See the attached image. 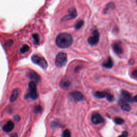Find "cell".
<instances>
[{
  "instance_id": "6da1fadb",
  "label": "cell",
  "mask_w": 137,
  "mask_h": 137,
  "mask_svg": "<svg viewBox=\"0 0 137 137\" xmlns=\"http://www.w3.org/2000/svg\"><path fill=\"white\" fill-rule=\"evenodd\" d=\"M73 42L72 36L66 33H60L56 39V45L61 48H66L70 47Z\"/></svg>"
},
{
  "instance_id": "7a4b0ae2",
  "label": "cell",
  "mask_w": 137,
  "mask_h": 137,
  "mask_svg": "<svg viewBox=\"0 0 137 137\" xmlns=\"http://www.w3.org/2000/svg\"><path fill=\"white\" fill-rule=\"evenodd\" d=\"M29 91L27 94L25 95V98H30L32 100H36L38 98V94L37 92V88H36V83L32 81L29 83Z\"/></svg>"
},
{
  "instance_id": "3957f363",
  "label": "cell",
  "mask_w": 137,
  "mask_h": 137,
  "mask_svg": "<svg viewBox=\"0 0 137 137\" xmlns=\"http://www.w3.org/2000/svg\"><path fill=\"white\" fill-rule=\"evenodd\" d=\"M67 62V55L64 52H60L55 59V64L58 67L64 66Z\"/></svg>"
},
{
  "instance_id": "277c9868",
  "label": "cell",
  "mask_w": 137,
  "mask_h": 137,
  "mask_svg": "<svg viewBox=\"0 0 137 137\" xmlns=\"http://www.w3.org/2000/svg\"><path fill=\"white\" fill-rule=\"evenodd\" d=\"M31 60L34 63L38 65L44 69H46L48 66L47 62L44 58L41 57L37 55H33L31 57Z\"/></svg>"
},
{
  "instance_id": "5b68a950",
  "label": "cell",
  "mask_w": 137,
  "mask_h": 137,
  "mask_svg": "<svg viewBox=\"0 0 137 137\" xmlns=\"http://www.w3.org/2000/svg\"><path fill=\"white\" fill-rule=\"evenodd\" d=\"M99 38L100 35L99 31L97 30H95L93 32L92 35L88 38V42L89 44L92 46L97 45L99 41Z\"/></svg>"
},
{
  "instance_id": "8992f818",
  "label": "cell",
  "mask_w": 137,
  "mask_h": 137,
  "mask_svg": "<svg viewBox=\"0 0 137 137\" xmlns=\"http://www.w3.org/2000/svg\"><path fill=\"white\" fill-rule=\"evenodd\" d=\"M91 121L94 124L98 125L103 123L104 119L101 115L98 113H95L92 116Z\"/></svg>"
},
{
  "instance_id": "52a82bcc",
  "label": "cell",
  "mask_w": 137,
  "mask_h": 137,
  "mask_svg": "<svg viewBox=\"0 0 137 137\" xmlns=\"http://www.w3.org/2000/svg\"><path fill=\"white\" fill-rule=\"evenodd\" d=\"M68 15L63 18L62 20L63 21H65V20H68L70 19H72L73 18H75L77 16V11L76 9L75 8H71L70 9L68 10Z\"/></svg>"
},
{
  "instance_id": "ba28073f",
  "label": "cell",
  "mask_w": 137,
  "mask_h": 137,
  "mask_svg": "<svg viewBox=\"0 0 137 137\" xmlns=\"http://www.w3.org/2000/svg\"><path fill=\"white\" fill-rule=\"evenodd\" d=\"M29 78H30L31 80H33L35 83H39L40 81V76L37 74L36 72L33 71H30L28 72L27 74Z\"/></svg>"
},
{
  "instance_id": "9c48e42d",
  "label": "cell",
  "mask_w": 137,
  "mask_h": 137,
  "mask_svg": "<svg viewBox=\"0 0 137 137\" xmlns=\"http://www.w3.org/2000/svg\"><path fill=\"white\" fill-rule=\"evenodd\" d=\"M71 97L76 101H80L84 99V95L80 92H73L70 94Z\"/></svg>"
},
{
  "instance_id": "30bf717a",
  "label": "cell",
  "mask_w": 137,
  "mask_h": 137,
  "mask_svg": "<svg viewBox=\"0 0 137 137\" xmlns=\"http://www.w3.org/2000/svg\"><path fill=\"white\" fill-rule=\"evenodd\" d=\"M113 48L115 52L117 55H120L123 53V48L119 43H115L113 45Z\"/></svg>"
},
{
  "instance_id": "8fae6325",
  "label": "cell",
  "mask_w": 137,
  "mask_h": 137,
  "mask_svg": "<svg viewBox=\"0 0 137 137\" xmlns=\"http://www.w3.org/2000/svg\"><path fill=\"white\" fill-rule=\"evenodd\" d=\"M121 94L125 101L133 102V98H132L131 95L128 91L124 90L121 91Z\"/></svg>"
},
{
  "instance_id": "7c38bea8",
  "label": "cell",
  "mask_w": 137,
  "mask_h": 137,
  "mask_svg": "<svg viewBox=\"0 0 137 137\" xmlns=\"http://www.w3.org/2000/svg\"><path fill=\"white\" fill-rule=\"evenodd\" d=\"M14 128V123L11 120H9L3 127V130L6 132H11Z\"/></svg>"
},
{
  "instance_id": "4fadbf2b",
  "label": "cell",
  "mask_w": 137,
  "mask_h": 137,
  "mask_svg": "<svg viewBox=\"0 0 137 137\" xmlns=\"http://www.w3.org/2000/svg\"><path fill=\"white\" fill-rule=\"evenodd\" d=\"M71 85L70 81L67 79H63L60 82V87L63 89H67Z\"/></svg>"
},
{
  "instance_id": "5bb4252c",
  "label": "cell",
  "mask_w": 137,
  "mask_h": 137,
  "mask_svg": "<svg viewBox=\"0 0 137 137\" xmlns=\"http://www.w3.org/2000/svg\"><path fill=\"white\" fill-rule=\"evenodd\" d=\"M19 94V89L18 88H16L13 91L11 97H10V100L11 102H14L18 98Z\"/></svg>"
},
{
  "instance_id": "9a60e30c",
  "label": "cell",
  "mask_w": 137,
  "mask_h": 137,
  "mask_svg": "<svg viewBox=\"0 0 137 137\" xmlns=\"http://www.w3.org/2000/svg\"><path fill=\"white\" fill-rule=\"evenodd\" d=\"M119 105L121 108H122V109L125 110V111L129 112L131 110V107L129 105L128 103H126L125 101H123V100H120Z\"/></svg>"
},
{
  "instance_id": "2e32d148",
  "label": "cell",
  "mask_w": 137,
  "mask_h": 137,
  "mask_svg": "<svg viewBox=\"0 0 137 137\" xmlns=\"http://www.w3.org/2000/svg\"><path fill=\"white\" fill-rule=\"evenodd\" d=\"M114 65V63H113V61L112 60V59H111V57H108V59H107V60L104 62L103 63L102 65L106 67V68H112L113 67Z\"/></svg>"
},
{
  "instance_id": "e0dca14e",
  "label": "cell",
  "mask_w": 137,
  "mask_h": 137,
  "mask_svg": "<svg viewBox=\"0 0 137 137\" xmlns=\"http://www.w3.org/2000/svg\"><path fill=\"white\" fill-rule=\"evenodd\" d=\"M108 94V93L106 92H95V93L94 95L95 97L98 98H99V99H102V98H106L107 97V95Z\"/></svg>"
},
{
  "instance_id": "ac0fdd59",
  "label": "cell",
  "mask_w": 137,
  "mask_h": 137,
  "mask_svg": "<svg viewBox=\"0 0 137 137\" xmlns=\"http://www.w3.org/2000/svg\"><path fill=\"white\" fill-rule=\"evenodd\" d=\"M32 39L33 43L35 45H38L40 43V36L38 34L35 33L32 35Z\"/></svg>"
},
{
  "instance_id": "d6986e66",
  "label": "cell",
  "mask_w": 137,
  "mask_h": 137,
  "mask_svg": "<svg viewBox=\"0 0 137 137\" xmlns=\"http://www.w3.org/2000/svg\"><path fill=\"white\" fill-rule=\"evenodd\" d=\"M29 50H30L29 46L27 45H24L22 47V48H20V51L22 54H25V53H26V52H27L28 51H29Z\"/></svg>"
},
{
  "instance_id": "ffe728a7",
  "label": "cell",
  "mask_w": 137,
  "mask_h": 137,
  "mask_svg": "<svg viewBox=\"0 0 137 137\" xmlns=\"http://www.w3.org/2000/svg\"><path fill=\"white\" fill-rule=\"evenodd\" d=\"M83 25H84V21L83 20H78L75 25V28L76 30L80 29L82 27Z\"/></svg>"
},
{
  "instance_id": "44dd1931",
  "label": "cell",
  "mask_w": 137,
  "mask_h": 137,
  "mask_svg": "<svg viewBox=\"0 0 137 137\" xmlns=\"http://www.w3.org/2000/svg\"><path fill=\"white\" fill-rule=\"evenodd\" d=\"M114 122L116 124H118V125H120V124H122L124 120L123 119L121 118L120 117H116L115 119H114Z\"/></svg>"
},
{
  "instance_id": "7402d4cb",
  "label": "cell",
  "mask_w": 137,
  "mask_h": 137,
  "mask_svg": "<svg viewBox=\"0 0 137 137\" xmlns=\"http://www.w3.org/2000/svg\"><path fill=\"white\" fill-rule=\"evenodd\" d=\"M42 112V108L39 105L35 106L34 107V112L36 114H39Z\"/></svg>"
},
{
  "instance_id": "603a6c76",
  "label": "cell",
  "mask_w": 137,
  "mask_h": 137,
  "mask_svg": "<svg viewBox=\"0 0 137 137\" xmlns=\"http://www.w3.org/2000/svg\"><path fill=\"white\" fill-rule=\"evenodd\" d=\"M62 137H71V133L68 130H65L62 133Z\"/></svg>"
},
{
  "instance_id": "cb8c5ba5",
  "label": "cell",
  "mask_w": 137,
  "mask_h": 137,
  "mask_svg": "<svg viewBox=\"0 0 137 137\" xmlns=\"http://www.w3.org/2000/svg\"><path fill=\"white\" fill-rule=\"evenodd\" d=\"M106 98H107L108 101H113L114 99V97L113 95L111 93H108V94H107Z\"/></svg>"
},
{
  "instance_id": "d4e9b609",
  "label": "cell",
  "mask_w": 137,
  "mask_h": 137,
  "mask_svg": "<svg viewBox=\"0 0 137 137\" xmlns=\"http://www.w3.org/2000/svg\"><path fill=\"white\" fill-rule=\"evenodd\" d=\"M131 75L133 78H137V69L133 70L131 73Z\"/></svg>"
},
{
  "instance_id": "484cf974",
  "label": "cell",
  "mask_w": 137,
  "mask_h": 137,
  "mask_svg": "<svg viewBox=\"0 0 137 137\" xmlns=\"http://www.w3.org/2000/svg\"><path fill=\"white\" fill-rule=\"evenodd\" d=\"M128 133L127 132L125 131V132H123L122 135H120L118 137H127L128 136Z\"/></svg>"
},
{
  "instance_id": "4316f807",
  "label": "cell",
  "mask_w": 137,
  "mask_h": 137,
  "mask_svg": "<svg viewBox=\"0 0 137 137\" xmlns=\"http://www.w3.org/2000/svg\"><path fill=\"white\" fill-rule=\"evenodd\" d=\"M14 119L16 121H19L20 120V117L18 116H15L14 117Z\"/></svg>"
},
{
  "instance_id": "83f0119b",
  "label": "cell",
  "mask_w": 137,
  "mask_h": 137,
  "mask_svg": "<svg viewBox=\"0 0 137 137\" xmlns=\"http://www.w3.org/2000/svg\"><path fill=\"white\" fill-rule=\"evenodd\" d=\"M133 102H137V95H135L134 98H133Z\"/></svg>"
},
{
  "instance_id": "f1b7e54d",
  "label": "cell",
  "mask_w": 137,
  "mask_h": 137,
  "mask_svg": "<svg viewBox=\"0 0 137 137\" xmlns=\"http://www.w3.org/2000/svg\"><path fill=\"white\" fill-rule=\"evenodd\" d=\"M11 137H18V135L16 133H14L12 135V136Z\"/></svg>"
}]
</instances>
